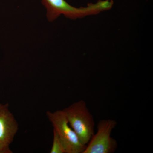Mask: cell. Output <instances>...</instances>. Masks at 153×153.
<instances>
[{"instance_id": "obj_3", "label": "cell", "mask_w": 153, "mask_h": 153, "mask_svg": "<svg viewBox=\"0 0 153 153\" xmlns=\"http://www.w3.org/2000/svg\"><path fill=\"white\" fill-rule=\"evenodd\" d=\"M47 117L64 144L66 153H82L86 145H82L68 124L63 110L48 111Z\"/></svg>"}, {"instance_id": "obj_1", "label": "cell", "mask_w": 153, "mask_h": 153, "mask_svg": "<svg viewBox=\"0 0 153 153\" xmlns=\"http://www.w3.org/2000/svg\"><path fill=\"white\" fill-rule=\"evenodd\" d=\"M41 2L47 9V16L49 22H53L61 15L71 19L97 15L111 9L114 4L113 0H100L95 4H88L85 7L76 8L65 0H42Z\"/></svg>"}, {"instance_id": "obj_6", "label": "cell", "mask_w": 153, "mask_h": 153, "mask_svg": "<svg viewBox=\"0 0 153 153\" xmlns=\"http://www.w3.org/2000/svg\"><path fill=\"white\" fill-rule=\"evenodd\" d=\"M50 153H66V149L58 134L53 129V140Z\"/></svg>"}, {"instance_id": "obj_5", "label": "cell", "mask_w": 153, "mask_h": 153, "mask_svg": "<svg viewBox=\"0 0 153 153\" xmlns=\"http://www.w3.org/2000/svg\"><path fill=\"white\" fill-rule=\"evenodd\" d=\"M19 130V124L8 103H0V153H11L10 145Z\"/></svg>"}, {"instance_id": "obj_2", "label": "cell", "mask_w": 153, "mask_h": 153, "mask_svg": "<svg viewBox=\"0 0 153 153\" xmlns=\"http://www.w3.org/2000/svg\"><path fill=\"white\" fill-rule=\"evenodd\" d=\"M63 110L68 124L76 133L80 143L87 145L94 134L95 123L85 102L79 100Z\"/></svg>"}, {"instance_id": "obj_4", "label": "cell", "mask_w": 153, "mask_h": 153, "mask_svg": "<svg viewBox=\"0 0 153 153\" xmlns=\"http://www.w3.org/2000/svg\"><path fill=\"white\" fill-rule=\"evenodd\" d=\"M117 125L112 119L102 120L97 125V131L94 134L82 153H112L117 147L116 140L111 137Z\"/></svg>"}]
</instances>
